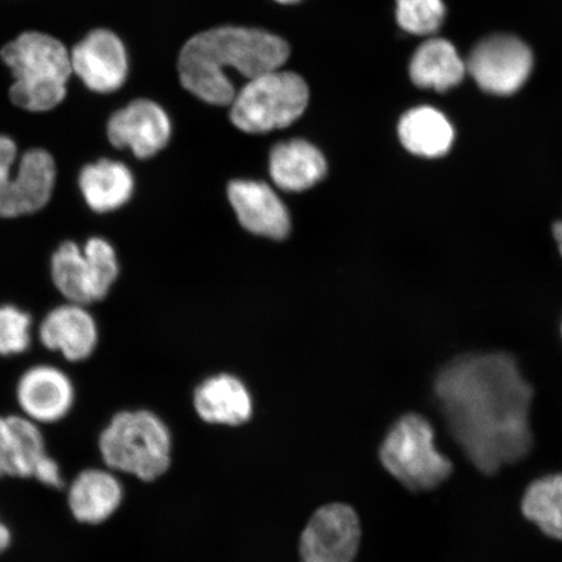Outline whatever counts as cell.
<instances>
[{"label": "cell", "instance_id": "obj_1", "mask_svg": "<svg viewBox=\"0 0 562 562\" xmlns=\"http://www.w3.org/2000/svg\"><path fill=\"white\" fill-rule=\"evenodd\" d=\"M434 397L441 419L439 446L484 475L525 462L536 437V392L507 353L454 358L439 371Z\"/></svg>", "mask_w": 562, "mask_h": 562}, {"label": "cell", "instance_id": "obj_2", "mask_svg": "<svg viewBox=\"0 0 562 562\" xmlns=\"http://www.w3.org/2000/svg\"><path fill=\"white\" fill-rule=\"evenodd\" d=\"M290 53L279 35L252 27H214L182 46L178 61L181 86L203 102L231 105L237 91L229 70L249 81L280 69Z\"/></svg>", "mask_w": 562, "mask_h": 562}, {"label": "cell", "instance_id": "obj_3", "mask_svg": "<svg viewBox=\"0 0 562 562\" xmlns=\"http://www.w3.org/2000/svg\"><path fill=\"white\" fill-rule=\"evenodd\" d=\"M378 459L391 480L413 495L437 491L456 470L452 457L439 446L437 426L416 412L393 422L379 446Z\"/></svg>", "mask_w": 562, "mask_h": 562}, {"label": "cell", "instance_id": "obj_4", "mask_svg": "<svg viewBox=\"0 0 562 562\" xmlns=\"http://www.w3.org/2000/svg\"><path fill=\"white\" fill-rule=\"evenodd\" d=\"M103 465L144 483L164 476L172 465L170 427L149 409H123L98 435Z\"/></svg>", "mask_w": 562, "mask_h": 562}, {"label": "cell", "instance_id": "obj_5", "mask_svg": "<svg viewBox=\"0 0 562 562\" xmlns=\"http://www.w3.org/2000/svg\"><path fill=\"white\" fill-rule=\"evenodd\" d=\"M0 56L15 77L10 97L19 108L45 112L65 101L74 70L70 53L59 40L26 32L7 44Z\"/></svg>", "mask_w": 562, "mask_h": 562}, {"label": "cell", "instance_id": "obj_6", "mask_svg": "<svg viewBox=\"0 0 562 562\" xmlns=\"http://www.w3.org/2000/svg\"><path fill=\"white\" fill-rule=\"evenodd\" d=\"M122 277V261L115 243L91 235L80 244L65 238L48 258V279L63 301L82 306L103 304Z\"/></svg>", "mask_w": 562, "mask_h": 562}, {"label": "cell", "instance_id": "obj_7", "mask_svg": "<svg viewBox=\"0 0 562 562\" xmlns=\"http://www.w3.org/2000/svg\"><path fill=\"white\" fill-rule=\"evenodd\" d=\"M58 167L50 151L34 147L19 159V147L0 135V221L33 217L52 205Z\"/></svg>", "mask_w": 562, "mask_h": 562}, {"label": "cell", "instance_id": "obj_8", "mask_svg": "<svg viewBox=\"0 0 562 562\" xmlns=\"http://www.w3.org/2000/svg\"><path fill=\"white\" fill-rule=\"evenodd\" d=\"M307 83L290 70H270L255 77L231 104V121L237 130L259 135L292 125L308 104Z\"/></svg>", "mask_w": 562, "mask_h": 562}, {"label": "cell", "instance_id": "obj_9", "mask_svg": "<svg viewBox=\"0 0 562 562\" xmlns=\"http://www.w3.org/2000/svg\"><path fill=\"white\" fill-rule=\"evenodd\" d=\"M0 480H33L61 490L59 462L47 452L42 427L23 414H0Z\"/></svg>", "mask_w": 562, "mask_h": 562}, {"label": "cell", "instance_id": "obj_10", "mask_svg": "<svg viewBox=\"0 0 562 562\" xmlns=\"http://www.w3.org/2000/svg\"><path fill=\"white\" fill-rule=\"evenodd\" d=\"M361 540V519L351 505L339 502L322 505L301 532V562H355Z\"/></svg>", "mask_w": 562, "mask_h": 562}, {"label": "cell", "instance_id": "obj_11", "mask_svg": "<svg viewBox=\"0 0 562 562\" xmlns=\"http://www.w3.org/2000/svg\"><path fill=\"white\" fill-rule=\"evenodd\" d=\"M40 346L70 364L91 360L100 349V322L90 307L63 301L48 308L37 326Z\"/></svg>", "mask_w": 562, "mask_h": 562}, {"label": "cell", "instance_id": "obj_12", "mask_svg": "<svg viewBox=\"0 0 562 562\" xmlns=\"http://www.w3.org/2000/svg\"><path fill=\"white\" fill-rule=\"evenodd\" d=\"M72 376L53 363H35L21 372L15 384L20 414L38 426L60 424L76 405Z\"/></svg>", "mask_w": 562, "mask_h": 562}, {"label": "cell", "instance_id": "obj_13", "mask_svg": "<svg viewBox=\"0 0 562 562\" xmlns=\"http://www.w3.org/2000/svg\"><path fill=\"white\" fill-rule=\"evenodd\" d=\"M532 54L521 40L495 35L481 42L467 63V70L483 90L509 95L524 86L531 74Z\"/></svg>", "mask_w": 562, "mask_h": 562}, {"label": "cell", "instance_id": "obj_14", "mask_svg": "<svg viewBox=\"0 0 562 562\" xmlns=\"http://www.w3.org/2000/svg\"><path fill=\"white\" fill-rule=\"evenodd\" d=\"M171 121L156 102L137 100L111 116L108 124L110 144L128 149L138 159L156 157L171 138Z\"/></svg>", "mask_w": 562, "mask_h": 562}, {"label": "cell", "instance_id": "obj_15", "mask_svg": "<svg viewBox=\"0 0 562 562\" xmlns=\"http://www.w3.org/2000/svg\"><path fill=\"white\" fill-rule=\"evenodd\" d=\"M74 74L95 93H114L128 76V55L114 32H90L70 53Z\"/></svg>", "mask_w": 562, "mask_h": 562}, {"label": "cell", "instance_id": "obj_16", "mask_svg": "<svg viewBox=\"0 0 562 562\" xmlns=\"http://www.w3.org/2000/svg\"><path fill=\"white\" fill-rule=\"evenodd\" d=\"M228 201L238 223L250 234L284 240L292 229L291 214L269 184L256 180H234L227 188Z\"/></svg>", "mask_w": 562, "mask_h": 562}, {"label": "cell", "instance_id": "obj_17", "mask_svg": "<svg viewBox=\"0 0 562 562\" xmlns=\"http://www.w3.org/2000/svg\"><path fill=\"white\" fill-rule=\"evenodd\" d=\"M66 490L69 515L83 526L109 522L122 508L125 498L121 475L104 465L82 469Z\"/></svg>", "mask_w": 562, "mask_h": 562}, {"label": "cell", "instance_id": "obj_18", "mask_svg": "<svg viewBox=\"0 0 562 562\" xmlns=\"http://www.w3.org/2000/svg\"><path fill=\"white\" fill-rule=\"evenodd\" d=\"M77 189L91 214L108 216L130 205L136 194V179L123 161L101 158L81 167Z\"/></svg>", "mask_w": 562, "mask_h": 562}, {"label": "cell", "instance_id": "obj_19", "mask_svg": "<svg viewBox=\"0 0 562 562\" xmlns=\"http://www.w3.org/2000/svg\"><path fill=\"white\" fill-rule=\"evenodd\" d=\"M193 406L206 424L227 427L248 424L255 409L248 386L231 374L210 376L196 385Z\"/></svg>", "mask_w": 562, "mask_h": 562}, {"label": "cell", "instance_id": "obj_20", "mask_svg": "<svg viewBox=\"0 0 562 562\" xmlns=\"http://www.w3.org/2000/svg\"><path fill=\"white\" fill-rule=\"evenodd\" d=\"M327 170L325 156L305 139L278 144L270 154V176L281 191H308L326 178Z\"/></svg>", "mask_w": 562, "mask_h": 562}, {"label": "cell", "instance_id": "obj_21", "mask_svg": "<svg viewBox=\"0 0 562 562\" xmlns=\"http://www.w3.org/2000/svg\"><path fill=\"white\" fill-rule=\"evenodd\" d=\"M398 137L414 156L439 158L451 149L454 132L448 119L432 108L407 111L398 123Z\"/></svg>", "mask_w": 562, "mask_h": 562}, {"label": "cell", "instance_id": "obj_22", "mask_svg": "<svg viewBox=\"0 0 562 562\" xmlns=\"http://www.w3.org/2000/svg\"><path fill=\"white\" fill-rule=\"evenodd\" d=\"M519 509L543 537L562 542V472L533 477L522 492Z\"/></svg>", "mask_w": 562, "mask_h": 562}, {"label": "cell", "instance_id": "obj_23", "mask_svg": "<svg viewBox=\"0 0 562 562\" xmlns=\"http://www.w3.org/2000/svg\"><path fill=\"white\" fill-rule=\"evenodd\" d=\"M465 74L467 63L446 40L425 42L411 61L412 81L419 88L445 91L459 86Z\"/></svg>", "mask_w": 562, "mask_h": 562}, {"label": "cell", "instance_id": "obj_24", "mask_svg": "<svg viewBox=\"0 0 562 562\" xmlns=\"http://www.w3.org/2000/svg\"><path fill=\"white\" fill-rule=\"evenodd\" d=\"M34 316L13 302H0V358L20 357L33 346Z\"/></svg>", "mask_w": 562, "mask_h": 562}, {"label": "cell", "instance_id": "obj_25", "mask_svg": "<svg viewBox=\"0 0 562 562\" xmlns=\"http://www.w3.org/2000/svg\"><path fill=\"white\" fill-rule=\"evenodd\" d=\"M441 0H397V23L407 33L426 35L437 32L445 21Z\"/></svg>", "mask_w": 562, "mask_h": 562}, {"label": "cell", "instance_id": "obj_26", "mask_svg": "<svg viewBox=\"0 0 562 562\" xmlns=\"http://www.w3.org/2000/svg\"><path fill=\"white\" fill-rule=\"evenodd\" d=\"M12 544V531L2 517H0V557L10 550Z\"/></svg>", "mask_w": 562, "mask_h": 562}, {"label": "cell", "instance_id": "obj_27", "mask_svg": "<svg viewBox=\"0 0 562 562\" xmlns=\"http://www.w3.org/2000/svg\"><path fill=\"white\" fill-rule=\"evenodd\" d=\"M553 236L554 240H557L559 245V250L562 256V222H557L553 224Z\"/></svg>", "mask_w": 562, "mask_h": 562}, {"label": "cell", "instance_id": "obj_28", "mask_svg": "<svg viewBox=\"0 0 562 562\" xmlns=\"http://www.w3.org/2000/svg\"><path fill=\"white\" fill-rule=\"evenodd\" d=\"M277 2L281 4H294L301 2V0H277Z\"/></svg>", "mask_w": 562, "mask_h": 562}]
</instances>
